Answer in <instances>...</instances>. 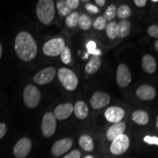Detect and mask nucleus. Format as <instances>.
<instances>
[{"mask_svg": "<svg viewBox=\"0 0 158 158\" xmlns=\"http://www.w3.org/2000/svg\"><path fill=\"white\" fill-rule=\"evenodd\" d=\"M15 50L17 56L25 62L32 60L37 54V45L32 36L27 31H21L15 40Z\"/></svg>", "mask_w": 158, "mask_h": 158, "instance_id": "1", "label": "nucleus"}, {"mask_svg": "<svg viewBox=\"0 0 158 158\" xmlns=\"http://www.w3.org/2000/svg\"><path fill=\"white\" fill-rule=\"evenodd\" d=\"M36 14L41 23L48 25L55 16L54 2L52 0H40L37 2Z\"/></svg>", "mask_w": 158, "mask_h": 158, "instance_id": "2", "label": "nucleus"}, {"mask_svg": "<svg viewBox=\"0 0 158 158\" xmlns=\"http://www.w3.org/2000/svg\"><path fill=\"white\" fill-rule=\"evenodd\" d=\"M58 78L62 86L68 91L76 89L78 84V79L76 75L70 69L62 68L58 70Z\"/></svg>", "mask_w": 158, "mask_h": 158, "instance_id": "3", "label": "nucleus"}, {"mask_svg": "<svg viewBox=\"0 0 158 158\" xmlns=\"http://www.w3.org/2000/svg\"><path fill=\"white\" fill-rule=\"evenodd\" d=\"M41 94L38 89L34 85H27L23 91V101L29 108H35L40 101Z\"/></svg>", "mask_w": 158, "mask_h": 158, "instance_id": "4", "label": "nucleus"}, {"mask_svg": "<svg viewBox=\"0 0 158 158\" xmlns=\"http://www.w3.org/2000/svg\"><path fill=\"white\" fill-rule=\"evenodd\" d=\"M64 47L65 42L62 38H53L43 45V52L46 56H57L60 55Z\"/></svg>", "mask_w": 158, "mask_h": 158, "instance_id": "5", "label": "nucleus"}, {"mask_svg": "<svg viewBox=\"0 0 158 158\" xmlns=\"http://www.w3.org/2000/svg\"><path fill=\"white\" fill-rule=\"evenodd\" d=\"M56 118L54 114L51 112H47L43 117L41 130L43 135L46 138L52 136L56 132Z\"/></svg>", "mask_w": 158, "mask_h": 158, "instance_id": "6", "label": "nucleus"}, {"mask_svg": "<svg viewBox=\"0 0 158 158\" xmlns=\"http://www.w3.org/2000/svg\"><path fill=\"white\" fill-rule=\"evenodd\" d=\"M130 147V139L125 134L118 135L112 141L110 151L114 155H120L127 151Z\"/></svg>", "mask_w": 158, "mask_h": 158, "instance_id": "7", "label": "nucleus"}, {"mask_svg": "<svg viewBox=\"0 0 158 158\" xmlns=\"http://www.w3.org/2000/svg\"><path fill=\"white\" fill-rule=\"evenodd\" d=\"M132 76L129 68L125 64H121L116 70V83L120 87H126L130 84Z\"/></svg>", "mask_w": 158, "mask_h": 158, "instance_id": "8", "label": "nucleus"}, {"mask_svg": "<svg viewBox=\"0 0 158 158\" xmlns=\"http://www.w3.org/2000/svg\"><path fill=\"white\" fill-rule=\"evenodd\" d=\"M56 74V69L53 67H48L40 72L34 76V81L39 85H44L50 83L54 80Z\"/></svg>", "mask_w": 158, "mask_h": 158, "instance_id": "9", "label": "nucleus"}, {"mask_svg": "<svg viewBox=\"0 0 158 158\" xmlns=\"http://www.w3.org/2000/svg\"><path fill=\"white\" fill-rule=\"evenodd\" d=\"M31 142L28 138H21L15 145L13 155L16 158H25L30 152Z\"/></svg>", "mask_w": 158, "mask_h": 158, "instance_id": "10", "label": "nucleus"}, {"mask_svg": "<svg viewBox=\"0 0 158 158\" xmlns=\"http://www.w3.org/2000/svg\"><path fill=\"white\" fill-rule=\"evenodd\" d=\"M110 97L108 94L101 92H96L90 99V105L92 108L98 110L106 107L109 104Z\"/></svg>", "mask_w": 158, "mask_h": 158, "instance_id": "11", "label": "nucleus"}, {"mask_svg": "<svg viewBox=\"0 0 158 158\" xmlns=\"http://www.w3.org/2000/svg\"><path fill=\"white\" fill-rule=\"evenodd\" d=\"M72 145L73 141L70 138H66L59 140L53 145L51 148V152L55 157H59L66 153L72 147Z\"/></svg>", "mask_w": 158, "mask_h": 158, "instance_id": "12", "label": "nucleus"}, {"mask_svg": "<svg viewBox=\"0 0 158 158\" xmlns=\"http://www.w3.org/2000/svg\"><path fill=\"white\" fill-rule=\"evenodd\" d=\"M104 115L108 122L115 124L121 122L123 119L125 115V112L122 108L112 106L106 110Z\"/></svg>", "mask_w": 158, "mask_h": 158, "instance_id": "13", "label": "nucleus"}, {"mask_svg": "<svg viewBox=\"0 0 158 158\" xmlns=\"http://www.w3.org/2000/svg\"><path fill=\"white\" fill-rule=\"evenodd\" d=\"M73 111V106L70 102L59 105L54 110V116L56 119L64 120L70 117Z\"/></svg>", "mask_w": 158, "mask_h": 158, "instance_id": "14", "label": "nucleus"}, {"mask_svg": "<svg viewBox=\"0 0 158 158\" xmlns=\"http://www.w3.org/2000/svg\"><path fill=\"white\" fill-rule=\"evenodd\" d=\"M156 94L155 89L147 84L141 85L136 90V95L142 100H152Z\"/></svg>", "mask_w": 158, "mask_h": 158, "instance_id": "15", "label": "nucleus"}, {"mask_svg": "<svg viewBox=\"0 0 158 158\" xmlns=\"http://www.w3.org/2000/svg\"><path fill=\"white\" fill-rule=\"evenodd\" d=\"M126 124L124 122L121 121L118 122V123L113 124L108 128L107 132H106V138H107L108 141H113L118 135L124 134Z\"/></svg>", "mask_w": 158, "mask_h": 158, "instance_id": "16", "label": "nucleus"}, {"mask_svg": "<svg viewBox=\"0 0 158 158\" xmlns=\"http://www.w3.org/2000/svg\"><path fill=\"white\" fill-rule=\"evenodd\" d=\"M141 67L143 70L148 74H153L157 70V62L153 56L146 54L141 59Z\"/></svg>", "mask_w": 158, "mask_h": 158, "instance_id": "17", "label": "nucleus"}, {"mask_svg": "<svg viewBox=\"0 0 158 158\" xmlns=\"http://www.w3.org/2000/svg\"><path fill=\"white\" fill-rule=\"evenodd\" d=\"M102 65V61L100 56H93L90 57L89 61L86 63L85 66V71L89 74H92L96 73Z\"/></svg>", "mask_w": 158, "mask_h": 158, "instance_id": "18", "label": "nucleus"}, {"mask_svg": "<svg viewBox=\"0 0 158 158\" xmlns=\"http://www.w3.org/2000/svg\"><path fill=\"white\" fill-rule=\"evenodd\" d=\"M73 111L76 116L79 119H84L89 114V108L84 101L77 102L73 107Z\"/></svg>", "mask_w": 158, "mask_h": 158, "instance_id": "19", "label": "nucleus"}, {"mask_svg": "<svg viewBox=\"0 0 158 158\" xmlns=\"http://www.w3.org/2000/svg\"><path fill=\"white\" fill-rule=\"evenodd\" d=\"M132 119L136 124L140 125H146L149 123V117L146 111L143 110H137L132 114Z\"/></svg>", "mask_w": 158, "mask_h": 158, "instance_id": "20", "label": "nucleus"}, {"mask_svg": "<svg viewBox=\"0 0 158 158\" xmlns=\"http://www.w3.org/2000/svg\"><path fill=\"white\" fill-rule=\"evenodd\" d=\"M118 38H124L128 36L130 32V27H131V23L130 21L127 19H123L119 21L118 23Z\"/></svg>", "mask_w": 158, "mask_h": 158, "instance_id": "21", "label": "nucleus"}, {"mask_svg": "<svg viewBox=\"0 0 158 158\" xmlns=\"http://www.w3.org/2000/svg\"><path fill=\"white\" fill-rule=\"evenodd\" d=\"M79 145L86 152H92L94 149L93 140L91 136L86 134L82 135L79 138Z\"/></svg>", "mask_w": 158, "mask_h": 158, "instance_id": "22", "label": "nucleus"}, {"mask_svg": "<svg viewBox=\"0 0 158 158\" xmlns=\"http://www.w3.org/2000/svg\"><path fill=\"white\" fill-rule=\"evenodd\" d=\"M106 35L108 37V38L114 40L118 37V23L113 21L110 22L108 24L106 25Z\"/></svg>", "mask_w": 158, "mask_h": 158, "instance_id": "23", "label": "nucleus"}, {"mask_svg": "<svg viewBox=\"0 0 158 158\" xmlns=\"http://www.w3.org/2000/svg\"><path fill=\"white\" fill-rule=\"evenodd\" d=\"M78 27L83 30H89L92 25V21L91 18L86 14H82L79 15Z\"/></svg>", "mask_w": 158, "mask_h": 158, "instance_id": "24", "label": "nucleus"}, {"mask_svg": "<svg viewBox=\"0 0 158 158\" xmlns=\"http://www.w3.org/2000/svg\"><path fill=\"white\" fill-rule=\"evenodd\" d=\"M131 15V10L127 5H122L116 9V15L118 19H126Z\"/></svg>", "mask_w": 158, "mask_h": 158, "instance_id": "25", "label": "nucleus"}, {"mask_svg": "<svg viewBox=\"0 0 158 158\" xmlns=\"http://www.w3.org/2000/svg\"><path fill=\"white\" fill-rule=\"evenodd\" d=\"M79 14L77 12H73L69 14L65 20V24L70 28H73L78 25Z\"/></svg>", "mask_w": 158, "mask_h": 158, "instance_id": "26", "label": "nucleus"}, {"mask_svg": "<svg viewBox=\"0 0 158 158\" xmlns=\"http://www.w3.org/2000/svg\"><path fill=\"white\" fill-rule=\"evenodd\" d=\"M56 8L59 15H61L62 16H68L70 13H71V10L67 5L66 1H64V0H60V1L57 2Z\"/></svg>", "mask_w": 158, "mask_h": 158, "instance_id": "27", "label": "nucleus"}, {"mask_svg": "<svg viewBox=\"0 0 158 158\" xmlns=\"http://www.w3.org/2000/svg\"><path fill=\"white\" fill-rule=\"evenodd\" d=\"M86 49L88 51V54H92L93 56H99L102 54V51L100 49L97 48L96 43L94 42V41L91 40L89 42L87 43L86 44Z\"/></svg>", "mask_w": 158, "mask_h": 158, "instance_id": "28", "label": "nucleus"}, {"mask_svg": "<svg viewBox=\"0 0 158 158\" xmlns=\"http://www.w3.org/2000/svg\"><path fill=\"white\" fill-rule=\"evenodd\" d=\"M116 15V7L113 5H110L105 11L103 18L107 21H111L115 18Z\"/></svg>", "mask_w": 158, "mask_h": 158, "instance_id": "29", "label": "nucleus"}, {"mask_svg": "<svg viewBox=\"0 0 158 158\" xmlns=\"http://www.w3.org/2000/svg\"><path fill=\"white\" fill-rule=\"evenodd\" d=\"M60 58L62 62L65 64H70L71 62V53L70 50L68 47H67L65 45V47L63 49L62 53L60 54Z\"/></svg>", "mask_w": 158, "mask_h": 158, "instance_id": "30", "label": "nucleus"}, {"mask_svg": "<svg viewBox=\"0 0 158 158\" xmlns=\"http://www.w3.org/2000/svg\"><path fill=\"white\" fill-rule=\"evenodd\" d=\"M106 23H107V21L103 17L99 16L94 21L93 27L97 30H102L106 27Z\"/></svg>", "mask_w": 158, "mask_h": 158, "instance_id": "31", "label": "nucleus"}, {"mask_svg": "<svg viewBox=\"0 0 158 158\" xmlns=\"http://www.w3.org/2000/svg\"><path fill=\"white\" fill-rule=\"evenodd\" d=\"M148 35L151 37L158 38V24L151 25L149 28L147 29Z\"/></svg>", "mask_w": 158, "mask_h": 158, "instance_id": "32", "label": "nucleus"}, {"mask_svg": "<svg viewBox=\"0 0 158 158\" xmlns=\"http://www.w3.org/2000/svg\"><path fill=\"white\" fill-rule=\"evenodd\" d=\"M143 141L150 145L158 146V137H156V136L147 135L143 138Z\"/></svg>", "mask_w": 158, "mask_h": 158, "instance_id": "33", "label": "nucleus"}, {"mask_svg": "<svg viewBox=\"0 0 158 158\" xmlns=\"http://www.w3.org/2000/svg\"><path fill=\"white\" fill-rule=\"evenodd\" d=\"M85 8L91 14H96V13H98L100 12V10L97 6L92 5L91 3H86L85 5Z\"/></svg>", "mask_w": 158, "mask_h": 158, "instance_id": "34", "label": "nucleus"}, {"mask_svg": "<svg viewBox=\"0 0 158 158\" xmlns=\"http://www.w3.org/2000/svg\"><path fill=\"white\" fill-rule=\"evenodd\" d=\"M66 3L69 8L72 10L76 9L78 7L80 1L79 0H67Z\"/></svg>", "mask_w": 158, "mask_h": 158, "instance_id": "35", "label": "nucleus"}, {"mask_svg": "<svg viewBox=\"0 0 158 158\" xmlns=\"http://www.w3.org/2000/svg\"><path fill=\"white\" fill-rule=\"evenodd\" d=\"M81 154L80 152L78 150L75 149L70 152L67 155H65L63 158H81Z\"/></svg>", "mask_w": 158, "mask_h": 158, "instance_id": "36", "label": "nucleus"}, {"mask_svg": "<svg viewBox=\"0 0 158 158\" xmlns=\"http://www.w3.org/2000/svg\"><path fill=\"white\" fill-rule=\"evenodd\" d=\"M7 132V127L5 124L0 123V139L2 138Z\"/></svg>", "mask_w": 158, "mask_h": 158, "instance_id": "37", "label": "nucleus"}, {"mask_svg": "<svg viewBox=\"0 0 158 158\" xmlns=\"http://www.w3.org/2000/svg\"><path fill=\"white\" fill-rule=\"evenodd\" d=\"M134 3L136 6H138V7H145L147 5V0H135Z\"/></svg>", "mask_w": 158, "mask_h": 158, "instance_id": "38", "label": "nucleus"}, {"mask_svg": "<svg viewBox=\"0 0 158 158\" xmlns=\"http://www.w3.org/2000/svg\"><path fill=\"white\" fill-rule=\"evenodd\" d=\"M95 3L100 7H102L106 4V1L105 0H95Z\"/></svg>", "mask_w": 158, "mask_h": 158, "instance_id": "39", "label": "nucleus"}, {"mask_svg": "<svg viewBox=\"0 0 158 158\" xmlns=\"http://www.w3.org/2000/svg\"><path fill=\"white\" fill-rule=\"evenodd\" d=\"M155 50L158 52V40L155 43Z\"/></svg>", "mask_w": 158, "mask_h": 158, "instance_id": "40", "label": "nucleus"}, {"mask_svg": "<svg viewBox=\"0 0 158 158\" xmlns=\"http://www.w3.org/2000/svg\"><path fill=\"white\" fill-rule=\"evenodd\" d=\"M2 55V44L0 43V59H1Z\"/></svg>", "mask_w": 158, "mask_h": 158, "instance_id": "41", "label": "nucleus"}, {"mask_svg": "<svg viewBox=\"0 0 158 158\" xmlns=\"http://www.w3.org/2000/svg\"><path fill=\"white\" fill-rule=\"evenodd\" d=\"M84 158H94V157L91 155H87V156H86Z\"/></svg>", "mask_w": 158, "mask_h": 158, "instance_id": "42", "label": "nucleus"}, {"mask_svg": "<svg viewBox=\"0 0 158 158\" xmlns=\"http://www.w3.org/2000/svg\"><path fill=\"white\" fill-rule=\"evenodd\" d=\"M152 2H154V3H158V0H152Z\"/></svg>", "mask_w": 158, "mask_h": 158, "instance_id": "43", "label": "nucleus"}, {"mask_svg": "<svg viewBox=\"0 0 158 158\" xmlns=\"http://www.w3.org/2000/svg\"><path fill=\"white\" fill-rule=\"evenodd\" d=\"M156 126H157V130H158V116H157V122H156Z\"/></svg>", "mask_w": 158, "mask_h": 158, "instance_id": "44", "label": "nucleus"}]
</instances>
